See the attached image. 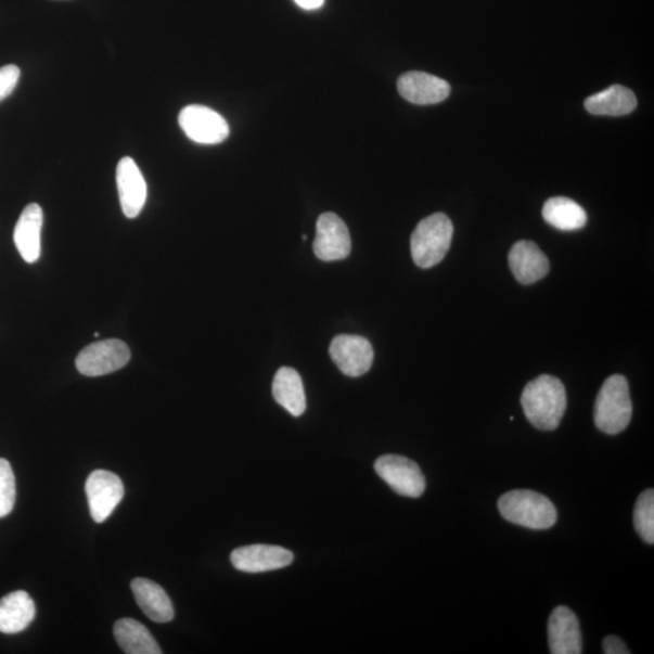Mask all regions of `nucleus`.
<instances>
[{"label": "nucleus", "mask_w": 654, "mask_h": 654, "mask_svg": "<svg viewBox=\"0 0 654 654\" xmlns=\"http://www.w3.org/2000/svg\"><path fill=\"white\" fill-rule=\"evenodd\" d=\"M523 410L537 429L554 431L564 418L567 405L562 381L542 375L527 383L522 396Z\"/></svg>", "instance_id": "1"}, {"label": "nucleus", "mask_w": 654, "mask_h": 654, "mask_svg": "<svg viewBox=\"0 0 654 654\" xmlns=\"http://www.w3.org/2000/svg\"><path fill=\"white\" fill-rule=\"evenodd\" d=\"M498 509L506 522L531 529H548L557 521L552 501L531 490L504 493L498 501Z\"/></svg>", "instance_id": "2"}, {"label": "nucleus", "mask_w": 654, "mask_h": 654, "mask_svg": "<svg viewBox=\"0 0 654 654\" xmlns=\"http://www.w3.org/2000/svg\"><path fill=\"white\" fill-rule=\"evenodd\" d=\"M632 416L629 383L625 376L608 377L598 394L594 422L599 431L616 435L625 431Z\"/></svg>", "instance_id": "3"}, {"label": "nucleus", "mask_w": 654, "mask_h": 654, "mask_svg": "<svg viewBox=\"0 0 654 654\" xmlns=\"http://www.w3.org/2000/svg\"><path fill=\"white\" fill-rule=\"evenodd\" d=\"M453 236V225L445 214L423 218L411 236L413 262L428 269L440 264L448 254Z\"/></svg>", "instance_id": "4"}, {"label": "nucleus", "mask_w": 654, "mask_h": 654, "mask_svg": "<svg viewBox=\"0 0 654 654\" xmlns=\"http://www.w3.org/2000/svg\"><path fill=\"white\" fill-rule=\"evenodd\" d=\"M130 358V349L123 341L105 339L82 349L76 366L81 375L99 377L123 369Z\"/></svg>", "instance_id": "5"}, {"label": "nucleus", "mask_w": 654, "mask_h": 654, "mask_svg": "<svg viewBox=\"0 0 654 654\" xmlns=\"http://www.w3.org/2000/svg\"><path fill=\"white\" fill-rule=\"evenodd\" d=\"M375 471L400 496L419 498L425 491V477L419 464L407 457L381 456L375 463Z\"/></svg>", "instance_id": "6"}, {"label": "nucleus", "mask_w": 654, "mask_h": 654, "mask_svg": "<svg viewBox=\"0 0 654 654\" xmlns=\"http://www.w3.org/2000/svg\"><path fill=\"white\" fill-rule=\"evenodd\" d=\"M179 123L187 138L196 143L217 144L230 137L226 119L209 107L187 106L180 113Z\"/></svg>", "instance_id": "7"}, {"label": "nucleus", "mask_w": 654, "mask_h": 654, "mask_svg": "<svg viewBox=\"0 0 654 654\" xmlns=\"http://www.w3.org/2000/svg\"><path fill=\"white\" fill-rule=\"evenodd\" d=\"M86 492L91 517L101 524L107 521L121 502L124 485L118 475L108 471H95L88 477Z\"/></svg>", "instance_id": "8"}, {"label": "nucleus", "mask_w": 654, "mask_h": 654, "mask_svg": "<svg viewBox=\"0 0 654 654\" xmlns=\"http://www.w3.org/2000/svg\"><path fill=\"white\" fill-rule=\"evenodd\" d=\"M316 256L321 261H339L351 251L348 227L339 216L325 213L318 218L317 236L313 244Z\"/></svg>", "instance_id": "9"}, {"label": "nucleus", "mask_w": 654, "mask_h": 654, "mask_svg": "<svg viewBox=\"0 0 654 654\" xmlns=\"http://www.w3.org/2000/svg\"><path fill=\"white\" fill-rule=\"evenodd\" d=\"M330 356L342 373L349 377L366 375L372 367L373 348L367 338L339 335L331 342Z\"/></svg>", "instance_id": "10"}, {"label": "nucleus", "mask_w": 654, "mask_h": 654, "mask_svg": "<svg viewBox=\"0 0 654 654\" xmlns=\"http://www.w3.org/2000/svg\"><path fill=\"white\" fill-rule=\"evenodd\" d=\"M290 550L268 544H254L233 550L231 563L242 573L259 574L284 568L293 564Z\"/></svg>", "instance_id": "11"}, {"label": "nucleus", "mask_w": 654, "mask_h": 654, "mask_svg": "<svg viewBox=\"0 0 654 654\" xmlns=\"http://www.w3.org/2000/svg\"><path fill=\"white\" fill-rule=\"evenodd\" d=\"M400 95L414 105H434L449 98L448 81L424 72H408L398 80Z\"/></svg>", "instance_id": "12"}, {"label": "nucleus", "mask_w": 654, "mask_h": 654, "mask_svg": "<svg viewBox=\"0 0 654 654\" xmlns=\"http://www.w3.org/2000/svg\"><path fill=\"white\" fill-rule=\"evenodd\" d=\"M117 185L124 215L138 217L148 201V184L132 158L126 157L118 163Z\"/></svg>", "instance_id": "13"}, {"label": "nucleus", "mask_w": 654, "mask_h": 654, "mask_svg": "<svg viewBox=\"0 0 654 654\" xmlns=\"http://www.w3.org/2000/svg\"><path fill=\"white\" fill-rule=\"evenodd\" d=\"M549 649L553 654H580L581 632L577 616L566 606H559L548 621Z\"/></svg>", "instance_id": "14"}, {"label": "nucleus", "mask_w": 654, "mask_h": 654, "mask_svg": "<svg viewBox=\"0 0 654 654\" xmlns=\"http://www.w3.org/2000/svg\"><path fill=\"white\" fill-rule=\"evenodd\" d=\"M511 266L517 282L528 285L543 279L549 272V259L537 244L528 241L517 242L509 253Z\"/></svg>", "instance_id": "15"}, {"label": "nucleus", "mask_w": 654, "mask_h": 654, "mask_svg": "<svg viewBox=\"0 0 654 654\" xmlns=\"http://www.w3.org/2000/svg\"><path fill=\"white\" fill-rule=\"evenodd\" d=\"M43 221L41 207L38 204H29L16 223L14 242L21 257L27 264H35L40 257V234Z\"/></svg>", "instance_id": "16"}, {"label": "nucleus", "mask_w": 654, "mask_h": 654, "mask_svg": "<svg viewBox=\"0 0 654 654\" xmlns=\"http://www.w3.org/2000/svg\"><path fill=\"white\" fill-rule=\"evenodd\" d=\"M131 590L143 614L155 623H169L174 619L172 602L165 590L148 578H134Z\"/></svg>", "instance_id": "17"}, {"label": "nucleus", "mask_w": 654, "mask_h": 654, "mask_svg": "<svg viewBox=\"0 0 654 654\" xmlns=\"http://www.w3.org/2000/svg\"><path fill=\"white\" fill-rule=\"evenodd\" d=\"M36 617V605L26 591L17 590L0 600V631L17 634Z\"/></svg>", "instance_id": "18"}, {"label": "nucleus", "mask_w": 654, "mask_h": 654, "mask_svg": "<svg viewBox=\"0 0 654 654\" xmlns=\"http://www.w3.org/2000/svg\"><path fill=\"white\" fill-rule=\"evenodd\" d=\"M275 401L295 418L304 414L307 408L306 393L299 373L291 368L279 369L273 381Z\"/></svg>", "instance_id": "19"}, {"label": "nucleus", "mask_w": 654, "mask_h": 654, "mask_svg": "<svg viewBox=\"0 0 654 654\" xmlns=\"http://www.w3.org/2000/svg\"><path fill=\"white\" fill-rule=\"evenodd\" d=\"M638 106L636 93L621 86H612L591 95L585 102L586 110L595 116H626Z\"/></svg>", "instance_id": "20"}, {"label": "nucleus", "mask_w": 654, "mask_h": 654, "mask_svg": "<svg viewBox=\"0 0 654 654\" xmlns=\"http://www.w3.org/2000/svg\"><path fill=\"white\" fill-rule=\"evenodd\" d=\"M114 638L119 647L128 654H162L157 641L152 637L150 630L142 623L123 618L114 625Z\"/></svg>", "instance_id": "21"}, {"label": "nucleus", "mask_w": 654, "mask_h": 654, "mask_svg": "<svg viewBox=\"0 0 654 654\" xmlns=\"http://www.w3.org/2000/svg\"><path fill=\"white\" fill-rule=\"evenodd\" d=\"M542 215L550 226L566 232L580 230L588 220L584 207L565 196H555L547 201Z\"/></svg>", "instance_id": "22"}, {"label": "nucleus", "mask_w": 654, "mask_h": 654, "mask_svg": "<svg viewBox=\"0 0 654 654\" xmlns=\"http://www.w3.org/2000/svg\"><path fill=\"white\" fill-rule=\"evenodd\" d=\"M634 526L639 536L649 544L654 542V491H643L634 509Z\"/></svg>", "instance_id": "23"}, {"label": "nucleus", "mask_w": 654, "mask_h": 654, "mask_svg": "<svg viewBox=\"0 0 654 654\" xmlns=\"http://www.w3.org/2000/svg\"><path fill=\"white\" fill-rule=\"evenodd\" d=\"M16 501V484L12 465L0 459V518L13 512Z\"/></svg>", "instance_id": "24"}, {"label": "nucleus", "mask_w": 654, "mask_h": 654, "mask_svg": "<svg viewBox=\"0 0 654 654\" xmlns=\"http://www.w3.org/2000/svg\"><path fill=\"white\" fill-rule=\"evenodd\" d=\"M20 68L15 65H7L0 68V101L12 95L20 79Z\"/></svg>", "instance_id": "25"}, {"label": "nucleus", "mask_w": 654, "mask_h": 654, "mask_svg": "<svg viewBox=\"0 0 654 654\" xmlns=\"http://www.w3.org/2000/svg\"><path fill=\"white\" fill-rule=\"evenodd\" d=\"M602 649H604V653L606 654H629L625 642L621 639L615 636H610L602 641Z\"/></svg>", "instance_id": "26"}, {"label": "nucleus", "mask_w": 654, "mask_h": 654, "mask_svg": "<svg viewBox=\"0 0 654 654\" xmlns=\"http://www.w3.org/2000/svg\"><path fill=\"white\" fill-rule=\"evenodd\" d=\"M296 4L306 10H316L323 7L325 0H295Z\"/></svg>", "instance_id": "27"}]
</instances>
